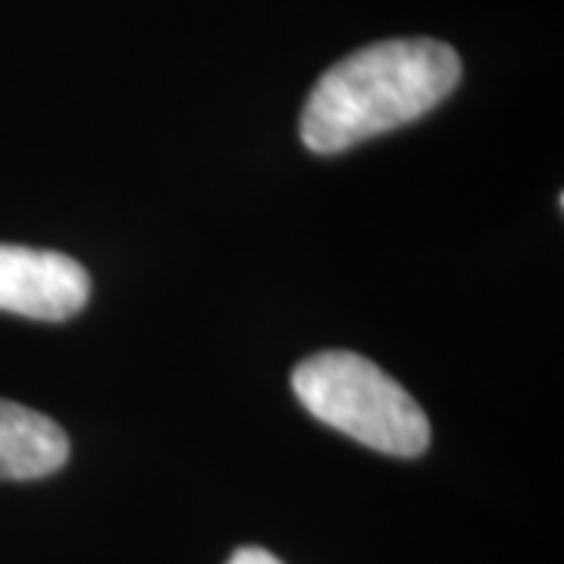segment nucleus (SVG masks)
I'll list each match as a JSON object with an SVG mask.
<instances>
[{"label":"nucleus","mask_w":564,"mask_h":564,"mask_svg":"<svg viewBox=\"0 0 564 564\" xmlns=\"http://www.w3.org/2000/svg\"><path fill=\"white\" fill-rule=\"evenodd\" d=\"M299 402L326 426L395 458L430 445V421L402 383L355 351H321L295 367Z\"/></svg>","instance_id":"2"},{"label":"nucleus","mask_w":564,"mask_h":564,"mask_svg":"<svg viewBox=\"0 0 564 564\" xmlns=\"http://www.w3.org/2000/svg\"><path fill=\"white\" fill-rule=\"evenodd\" d=\"M91 295V276L76 258L25 245H0V311L32 321H66Z\"/></svg>","instance_id":"3"},{"label":"nucleus","mask_w":564,"mask_h":564,"mask_svg":"<svg viewBox=\"0 0 564 564\" xmlns=\"http://www.w3.org/2000/svg\"><path fill=\"white\" fill-rule=\"evenodd\" d=\"M462 57L436 39L367 44L329 66L302 110V141L314 154H339L421 120L458 88Z\"/></svg>","instance_id":"1"},{"label":"nucleus","mask_w":564,"mask_h":564,"mask_svg":"<svg viewBox=\"0 0 564 564\" xmlns=\"http://www.w3.org/2000/svg\"><path fill=\"white\" fill-rule=\"evenodd\" d=\"M226 564H282L276 555H270L267 549H258V545H248V549H239L232 558Z\"/></svg>","instance_id":"5"},{"label":"nucleus","mask_w":564,"mask_h":564,"mask_svg":"<svg viewBox=\"0 0 564 564\" xmlns=\"http://www.w3.org/2000/svg\"><path fill=\"white\" fill-rule=\"evenodd\" d=\"M69 458L61 423L0 399V480H41Z\"/></svg>","instance_id":"4"}]
</instances>
